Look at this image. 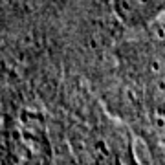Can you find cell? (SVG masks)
Masks as SVG:
<instances>
[{"label": "cell", "mask_w": 165, "mask_h": 165, "mask_svg": "<svg viewBox=\"0 0 165 165\" xmlns=\"http://www.w3.org/2000/svg\"><path fill=\"white\" fill-rule=\"evenodd\" d=\"M165 6V0H118V13L127 22H140L152 17Z\"/></svg>", "instance_id": "1"}]
</instances>
